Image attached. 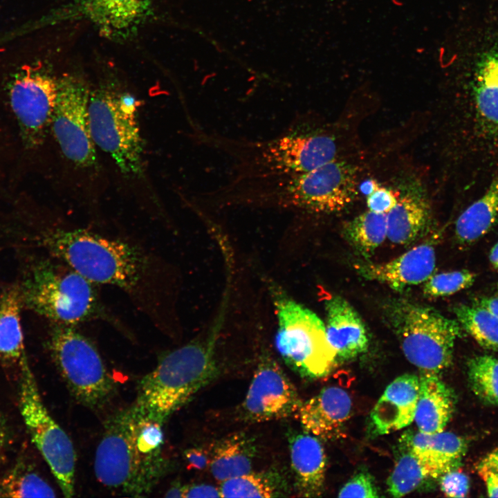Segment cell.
<instances>
[{"mask_svg":"<svg viewBox=\"0 0 498 498\" xmlns=\"http://www.w3.org/2000/svg\"><path fill=\"white\" fill-rule=\"evenodd\" d=\"M42 242L53 257L95 285L121 290L154 325H169V277L160 257L126 238L84 228L47 231Z\"/></svg>","mask_w":498,"mask_h":498,"instance_id":"obj_1","label":"cell"},{"mask_svg":"<svg viewBox=\"0 0 498 498\" xmlns=\"http://www.w3.org/2000/svg\"><path fill=\"white\" fill-rule=\"evenodd\" d=\"M162 426L139 415L132 407L111 416L95 454L98 481L127 495L149 494L167 470L163 454Z\"/></svg>","mask_w":498,"mask_h":498,"instance_id":"obj_2","label":"cell"},{"mask_svg":"<svg viewBox=\"0 0 498 498\" xmlns=\"http://www.w3.org/2000/svg\"><path fill=\"white\" fill-rule=\"evenodd\" d=\"M201 143L227 155L232 161V178H256L302 174L336 158L334 138L313 130L297 118L279 135L248 140L210 131L199 133Z\"/></svg>","mask_w":498,"mask_h":498,"instance_id":"obj_3","label":"cell"},{"mask_svg":"<svg viewBox=\"0 0 498 498\" xmlns=\"http://www.w3.org/2000/svg\"><path fill=\"white\" fill-rule=\"evenodd\" d=\"M216 331L161 356L139 382L133 409L162 425L216 376Z\"/></svg>","mask_w":498,"mask_h":498,"instance_id":"obj_4","label":"cell"},{"mask_svg":"<svg viewBox=\"0 0 498 498\" xmlns=\"http://www.w3.org/2000/svg\"><path fill=\"white\" fill-rule=\"evenodd\" d=\"M357 188L356 167L335 158L306 173L256 178L248 194L255 208L330 214L351 204Z\"/></svg>","mask_w":498,"mask_h":498,"instance_id":"obj_5","label":"cell"},{"mask_svg":"<svg viewBox=\"0 0 498 498\" xmlns=\"http://www.w3.org/2000/svg\"><path fill=\"white\" fill-rule=\"evenodd\" d=\"M22 293L30 308L55 324L77 326L102 320L117 329L123 326L105 307L97 285L59 259L39 263Z\"/></svg>","mask_w":498,"mask_h":498,"instance_id":"obj_6","label":"cell"},{"mask_svg":"<svg viewBox=\"0 0 498 498\" xmlns=\"http://www.w3.org/2000/svg\"><path fill=\"white\" fill-rule=\"evenodd\" d=\"M384 315L405 358L422 374L439 375L450 366L455 342L463 332L456 320L401 299L387 302Z\"/></svg>","mask_w":498,"mask_h":498,"instance_id":"obj_7","label":"cell"},{"mask_svg":"<svg viewBox=\"0 0 498 498\" xmlns=\"http://www.w3.org/2000/svg\"><path fill=\"white\" fill-rule=\"evenodd\" d=\"M273 299L277 318L275 343L285 363L304 378L326 376L337 358L324 322L277 288L273 290Z\"/></svg>","mask_w":498,"mask_h":498,"instance_id":"obj_8","label":"cell"},{"mask_svg":"<svg viewBox=\"0 0 498 498\" xmlns=\"http://www.w3.org/2000/svg\"><path fill=\"white\" fill-rule=\"evenodd\" d=\"M48 347L68 389L91 409L104 407L115 393L114 381L95 344L76 326L55 324Z\"/></svg>","mask_w":498,"mask_h":498,"instance_id":"obj_9","label":"cell"},{"mask_svg":"<svg viewBox=\"0 0 498 498\" xmlns=\"http://www.w3.org/2000/svg\"><path fill=\"white\" fill-rule=\"evenodd\" d=\"M138 105L129 95L104 89L90 93L89 121L93 140L128 176H140L144 172V144L137 120Z\"/></svg>","mask_w":498,"mask_h":498,"instance_id":"obj_10","label":"cell"},{"mask_svg":"<svg viewBox=\"0 0 498 498\" xmlns=\"http://www.w3.org/2000/svg\"><path fill=\"white\" fill-rule=\"evenodd\" d=\"M19 408L30 437L48 465L66 497L75 494L76 454L72 441L53 418L25 361L20 367Z\"/></svg>","mask_w":498,"mask_h":498,"instance_id":"obj_11","label":"cell"},{"mask_svg":"<svg viewBox=\"0 0 498 498\" xmlns=\"http://www.w3.org/2000/svg\"><path fill=\"white\" fill-rule=\"evenodd\" d=\"M89 98L80 80L66 75L57 81L53 132L64 155L82 167H92L97 160L89 121Z\"/></svg>","mask_w":498,"mask_h":498,"instance_id":"obj_12","label":"cell"},{"mask_svg":"<svg viewBox=\"0 0 498 498\" xmlns=\"http://www.w3.org/2000/svg\"><path fill=\"white\" fill-rule=\"evenodd\" d=\"M302 404L294 385L280 366L265 358L255 370L239 414L248 423L279 420L297 415Z\"/></svg>","mask_w":498,"mask_h":498,"instance_id":"obj_13","label":"cell"},{"mask_svg":"<svg viewBox=\"0 0 498 498\" xmlns=\"http://www.w3.org/2000/svg\"><path fill=\"white\" fill-rule=\"evenodd\" d=\"M57 95V82L46 75L28 72L13 82L10 105L28 146L38 145L51 124Z\"/></svg>","mask_w":498,"mask_h":498,"instance_id":"obj_14","label":"cell"},{"mask_svg":"<svg viewBox=\"0 0 498 498\" xmlns=\"http://www.w3.org/2000/svg\"><path fill=\"white\" fill-rule=\"evenodd\" d=\"M151 0H74L72 18L93 23L100 33L110 39H125L149 15Z\"/></svg>","mask_w":498,"mask_h":498,"instance_id":"obj_15","label":"cell"},{"mask_svg":"<svg viewBox=\"0 0 498 498\" xmlns=\"http://www.w3.org/2000/svg\"><path fill=\"white\" fill-rule=\"evenodd\" d=\"M435 266L434 248L432 243H424L389 261L360 264L357 270L365 279L385 284L398 291L425 282L433 275Z\"/></svg>","mask_w":498,"mask_h":498,"instance_id":"obj_16","label":"cell"},{"mask_svg":"<svg viewBox=\"0 0 498 498\" xmlns=\"http://www.w3.org/2000/svg\"><path fill=\"white\" fill-rule=\"evenodd\" d=\"M351 406L347 391L330 386L302 403L297 415L305 432L320 439L333 440L343 436Z\"/></svg>","mask_w":498,"mask_h":498,"instance_id":"obj_17","label":"cell"},{"mask_svg":"<svg viewBox=\"0 0 498 498\" xmlns=\"http://www.w3.org/2000/svg\"><path fill=\"white\" fill-rule=\"evenodd\" d=\"M419 391V378L405 374L385 389L370 414V427L376 435L401 430L414 420Z\"/></svg>","mask_w":498,"mask_h":498,"instance_id":"obj_18","label":"cell"},{"mask_svg":"<svg viewBox=\"0 0 498 498\" xmlns=\"http://www.w3.org/2000/svg\"><path fill=\"white\" fill-rule=\"evenodd\" d=\"M328 341L339 360H349L365 353L369 337L361 317L345 299L333 295L325 304Z\"/></svg>","mask_w":498,"mask_h":498,"instance_id":"obj_19","label":"cell"},{"mask_svg":"<svg viewBox=\"0 0 498 498\" xmlns=\"http://www.w3.org/2000/svg\"><path fill=\"white\" fill-rule=\"evenodd\" d=\"M291 468L299 496L315 497L324 490L326 456L320 439L308 432L289 436Z\"/></svg>","mask_w":498,"mask_h":498,"instance_id":"obj_20","label":"cell"},{"mask_svg":"<svg viewBox=\"0 0 498 498\" xmlns=\"http://www.w3.org/2000/svg\"><path fill=\"white\" fill-rule=\"evenodd\" d=\"M430 219L431 208L425 193L418 186L407 187L387 214V237L393 243L409 245L426 232Z\"/></svg>","mask_w":498,"mask_h":498,"instance_id":"obj_21","label":"cell"},{"mask_svg":"<svg viewBox=\"0 0 498 498\" xmlns=\"http://www.w3.org/2000/svg\"><path fill=\"white\" fill-rule=\"evenodd\" d=\"M412 450L429 478L436 479L458 468L467 450L462 437L450 432L409 434Z\"/></svg>","mask_w":498,"mask_h":498,"instance_id":"obj_22","label":"cell"},{"mask_svg":"<svg viewBox=\"0 0 498 498\" xmlns=\"http://www.w3.org/2000/svg\"><path fill=\"white\" fill-rule=\"evenodd\" d=\"M454 407V394L439 376L422 374L414 420L418 431L425 434L443 431L452 416Z\"/></svg>","mask_w":498,"mask_h":498,"instance_id":"obj_23","label":"cell"},{"mask_svg":"<svg viewBox=\"0 0 498 498\" xmlns=\"http://www.w3.org/2000/svg\"><path fill=\"white\" fill-rule=\"evenodd\" d=\"M24 301L18 287L6 289L0 298V361L21 367L27 360L21 325Z\"/></svg>","mask_w":498,"mask_h":498,"instance_id":"obj_24","label":"cell"},{"mask_svg":"<svg viewBox=\"0 0 498 498\" xmlns=\"http://www.w3.org/2000/svg\"><path fill=\"white\" fill-rule=\"evenodd\" d=\"M498 224V178L492 181L483 194L457 218L454 235L457 242L470 246L488 234Z\"/></svg>","mask_w":498,"mask_h":498,"instance_id":"obj_25","label":"cell"},{"mask_svg":"<svg viewBox=\"0 0 498 498\" xmlns=\"http://www.w3.org/2000/svg\"><path fill=\"white\" fill-rule=\"evenodd\" d=\"M252 441L243 434H236L216 443L210 454L209 468L221 482L251 472L255 456Z\"/></svg>","mask_w":498,"mask_h":498,"instance_id":"obj_26","label":"cell"},{"mask_svg":"<svg viewBox=\"0 0 498 498\" xmlns=\"http://www.w3.org/2000/svg\"><path fill=\"white\" fill-rule=\"evenodd\" d=\"M342 232L360 255L370 257L387 237V214L365 212L345 223Z\"/></svg>","mask_w":498,"mask_h":498,"instance_id":"obj_27","label":"cell"},{"mask_svg":"<svg viewBox=\"0 0 498 498\" xmlns=\"http://www.w3.org/2000/svg\"><path fill=\"white\" fill-rule=\"evenodd\" d=\"M398 458L387 481V491L394 497H400L414 491L429 478L413 453L409 433L400 441Z\"/></svg>","mask_w":498,"mask_h":498,"instance_id":"obj_28","label":"cell"},{"mask_svg":"<svg viewBox=\"0 0 498 498\" xmlns=\"http://www.w3.org/2000/svg\"><path fill=\"white\" fill-rule=\"evenodd\" d=\"M475 83L477 112L489 126L498 129V55L482 62Z\"/></svg>","mask_w":498,"mask_h":498,"instance_id":"obj_29","label":"cell"},{"mask_svg":"<svg viewBox=\"0 0 498 498\" xmlns=\"http://www.w3.org/2000/svg\"><path fill=\"white\" fill-rule=\"evenodd\" d=\"M456 320L481 347L498 350V319L485 308L475 304H459L454 307Z\"/></svg>","mask_w":498,"mask_h":498,"instance_id":"obj_30","label":"cell"},{"mask_svg":"<svg viewBox=\"0 0 498 498\" xmlns=\"http://www.w3.org/2000/svg\"><path fill=\"white\" fill-rule=\"evenodd\" d=\"M221 497L270 498L282 495L281 486L274 476L248 472L221 482Z\"/></svg>","mask_w":498,"mask_h":498,"instance_id":"obj_31","label":"cell"},{"mask_svg":"<svg viewBox=\"0 0 498 498\" xmlns=\"http://www.w3.org/2000/svg\"><path fill=\"white\" fill-rule=\"evenodd\" d=\"M1 497H54L53 488L37 472L22 464L0 479Z\"/></svg>","mask_w":498,"mask_h":498,"instance_id":"obj_32","label":"cell"},{"mask_svg":"<svg viewBox=\"0 0 498 498\" xmlns=\"http://www.w3.org/2000/svg\"><path fill=\"white\" fill-rule=\"evenodd\" d=\"M468 376L477 397L486 403L498 405V358L488 355L472 358L468 362Z\"/></svg>","mask_w":498,"mask_h":498,"instance_id":"obj_33","label":"cell"},{"mask_svg":"<svg viewBox=\"0 0 498 498\" xmlns=\"http://www.w3.org/2000/svg\"><path fill=\"white\" fill-rule=\"evenodd\" d=\"M475 279L476 274L466 269L432 275L424 282L423 293L430 297L448 296L468 288Z\"/></svg>","mask_w":498,"mask_h":498,"instance_id":"obj_34","label":"cell"},{"mask_svg":"<svg viewBox=\"0 0 498 498\" xmlns=\"http://www.w3.org/2000/svg\"><path fill=\"white\" fill-rule=\"evenodd\" d=\"M338 497H380L373 476L365 470L356 473L340 490Z\"/></svg>","mask_w":498,"mask_h":498,"instance_id":"obj_35","label":"cell"},{"mask_svg":"<svg viewBox=\"0 0 498 498\" xmlns=\"http://www.w3.org/2000/svg\"><path fill=\"white\" fill-rule=\"evenodd\" d=\"M399 194L392 189L371 181V190L367 196L368 209L376 213L387 214L396 204Z\"/></svg>","mask_w":498,"mask_h":498,"instance_id":"obj_36","label":"cell"},{"mask_svg":"<svg viewBox=\"0 0 498 498\" xmlns=\"http://www.w3.org/2000/svg\"><path fill=\"white\" fill-rule=\"evenodd\" d=\"M440 488L449 497H465L470 489L468 476L458 468L448 471L440 477Z\"/></svg>","mask_w":498,"mask_h":498,"instance_id":"obj_37","label":"cell"},{"mask_svg":"<svg viewBox=\"0 0 498 498\" xmlns=\"http://www.w3.org/2000/svg\"><path fill=\"white\" fill-rule=\"evenodd\" d=\"M185 457L190 468L201 470L209 467L210 454L205 449L190 448L185 452Z\"/></svg>","mask_w":498,"mask_h":498,"instance_id":"obj_38","label":"cell"},{"mask_svg":"<svg viewBox=\"0 0 498 498\" xmlns=\"http://www.w3.org/2000/svg\"><path fill=\"white\" fill-rule=\"evenodd\" d=\"M184 497H221V495L219 488L209 484L199 483L185 485Z\"/></svg>","mask_w":498,"mask_h":498,"instance_id":"obj_39","label":"cell"},{"mask_svg":"<svg viewBox=\"0 0 498 498\" xmlns=\"http://www.w3.org/2000/svg\"><path fill=\"white\" fill-rule=\"evenodd\" d=\"M477 470L486 484L488 495L490 497H498V472L485 468Z\"/></svg>","mask_w":498,"mask_h":498,"instance_id":"obj_40","label":"cell"},{"mask_svg":"<svg viewBox=\"0 0 498 498\" xmlns=\"http://www.w3.org/2000/svg\"><path fill=\"white\" fill-rule=\"evenodd\" d=\"M472 304L485 308L498 319V295L480 296L474 298Z\"/></svg>","mask_w":498,"mask_h":498,"instance_id":"obj_41","label":"cell"},{"mask_svg":"<svg viewBox=\"0 0 498 498\" xmlns=\"http://www.w3.org/2000/svg\"><path fill=\"white\" fill-rule=\"evenodd\" d=\"M477 470L490 469L498 472V447L486 454L478 463Z\"/></svg>","mask_w":498,"mask_h":498,"instance_id":"obj_42","label":"cell"},{"mask_svg":"<svg viewBox=\"0 0 498 498\" xmlns=\"http://www.w3.org/2000/svg\"><path fill=\"white\" fill-rule=\"evenodd\" d=\"M185 486L179 482L174 483L166 491L165 497H184Z\"/></svg>","mask_w":498,"mask_h":498,"instance_id":"obj_43","label":"cell"},{"mask_svg":"<svg viewBox=\"0 0 498 498\" xmlns=\"http://www.w3.org/2000/svg\"><path fill=\"white\" fill-rule=\"evenodd\" d=\"M489 260L493 268L498 273V242L491 248L489 253Z\"/></svg>","mask_w":498,"mask_h":498,"instance_id":"obj_44","label":"cell"},{"mask_svg":"<svg viewBox=\"0 0 498 498\" xmlns=\"http://www.w3.org/2000/svg\"><path fill=\"white\" fill-rule=\"evenodd\" d=\"M5 441V432L2 425L0 422V450L2 448Z\"/></svg>","mask_w":498,"mask_h":498,"instance_id":"obj_45","label":"cell"}]
</instances>
